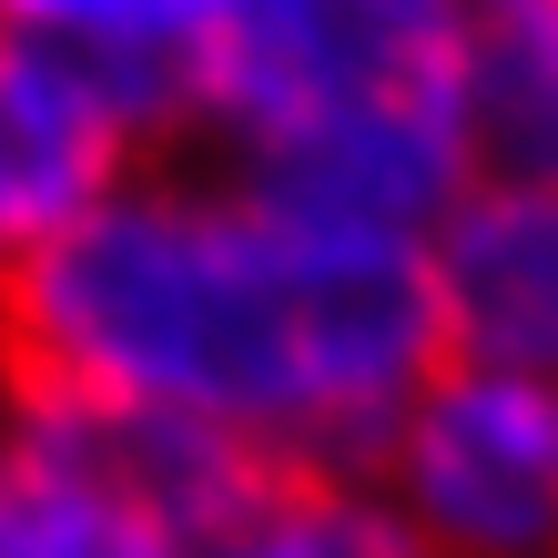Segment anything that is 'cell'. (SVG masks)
I'll return each instance as SVG.
<instances>
[{
  "instance_id": "obj_9",
  "label": "cell",
  "mask_w": 558,
  "mask_h": 558,
  "mask_svg": "<svg viewBox=\"0 0 558 558\" xmlns=\"http://www.w3.org/2000/svg\"><path fill=\"white\" fill-rule=\"evenodd\" d=\"M234 11L244 0H0V21L41 31V41H72V51L143 61V72H183Z\"/></svg>"
},
{
  "instance_id": "obj_1",
  "label": "cell",
  "mask_w": 558,
  "mask_h": 558,
  "mask_svg": "<svg viewBox=\"0 0 558 558\" xmlns=\"http://www.w3.org/2000/svg\"><path fill=\"white\" fill-rule=\"evenodd\" d=\"M447 366L426 234L315 223L244 183H133L0 265V426L153 407L376 477Z\"/></svg>"
},
{
  "instance_id": "obj_8",
  "label": "cell",
  "mask_w": 558,
  "mask_h": 558,
  "mask_svg": "<svg viewBox=\"0 0 558 558\" xmlns=\"http://www.w3.org/2000/svg\"><path fill=\"white\" fill-rule=\"evenodd\" d=\"M0 558H162L92 477L41 457L21 426H0Z\"/></svg>"
},
{
  "instance_id": "obj_7",
  "label": "cell",
  "mask_w": 558,
  "mask_h": 558,
  "mask_svg": "<svg viewBox=\"0 0 558 558\" xmlns=\"http://www.w3.org/2000/svg\"><path fill=\"white\" fill-rule=\"evenodd\" d=\"M162 558H437L407 508L386 498L376 477H345V468H284L265 477L234 518L173 538Z\"/></svg>"
},
{
  "instance_id": "obj_2",
  "label": "cell",
  "mask_w": 558,
  "mask_h": 558,
  "mask_svg": "<svg viewBox=\"0 0 558 558\" xmlns=\"http://www.w3.org/2000/svg\"><path fill=\"white\" fill-rule=\"evenodd\" d=\"M173 92L244 153V193L315 223L416 234L477 183L457 0H244Z\"/></svg>"
},
{
  "instance_id": "obj_5",
  "label": "cell",
  "mask_w": 558,
  "mask_h": 558,
  "mask_svg": "<svg viewBox=\"0 0 558 558\" xmlns=\"http://www.w3.org/2000/svg\"><path fill=\"white\" fill-rule=\"evenodd\" d=\"M426 254L447 284L457 366L558 386V183H468Z\"/></svg>"
},
{
  "instance_id": "obj_3",
  "label": "cell",
  "mask_w": 558,
  "mask_h": 558,
  "mask_svg": "<svg viewBox=\"0 0 558 558\" xmlns=\"http://www.w3.org/2000/svg\"><path fill=\"white\" fill-rule=\"evenodd\" d=\"M376 487L437 558H558V386L447 366L386 437Z\"/></svg>"
},
{
  "instance_id": "obj_6",
  "label": "cell",
  "mask_w": 558,
  "mask_h": 558,
  "mask_svg": "<svg viewBox=\"0 0 558 558\" xmlns=\"http://www.w3.org/2000/svg\"><path fill=\"white\" fill-rule=\"evenodd\" d=\"M468 11V143L477 183H558V0Z\"/></svg>"
},
{
  "instance_id": "obj_4",
  "label": "cell",
  "mask_w": 558,
  "mask_h": 558,
  "mask_svg": "<svg viewBox=\"0 0 558 558\" xmlns=\"http://www.w3.org/2000/svg\"><path fill=\"white\" fill-rule=\"evenodd\" d=\"M162 122H183L173 72L0 21V265L102 214Z\"/></svg>"
}]
</instances>
